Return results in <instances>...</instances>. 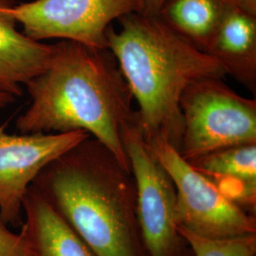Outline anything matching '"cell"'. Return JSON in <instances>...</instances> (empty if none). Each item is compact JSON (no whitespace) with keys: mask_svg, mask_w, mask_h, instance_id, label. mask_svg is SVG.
Returning <instances> with one entry per match:
<instances>
[{"mask_svg":"<svg viewBox=\"0 0 256 256\" xmlns=\"http://www.w3.org/2000/svg\"><path fill=\"white\" fill-rule=\"evenodd\" d=\"M54 46L46 70L26 86L32 102L16 129L22 134L84 131L131 171L120 133L136 110L115 56L66 40Z\"/></svg>","mask_w":256,"mask_h":256,"instance_id":"1","label":"cell"},{"mask_svg":"<svg viewBox=\"0 0 256 256\" xmlns=\"http://www.w3.org/2000/svg\"><path fill=\"white\" fill-rule=\"evenodd\" d=\"M32 185L96 256H148L132 172L90 136L58 156Z\"/></svg>","mask_w":256,"mask_h":256,"instance_id":"2","label":"cell"},{"mask_svg":"<svg viewBox=\"0 0 256 256\" xmlns=\"http://www.w3.org/2000/svg\"><path fill=\"white\" fill-rule=\"evenodd\" d=\"M106 32L108 48L138 102L144 138L160 136L178 152L182 142L180 99L184 90L205 78H224L220 62L192 46L158 16L133 12Z\"/></svg>","mask_w":256,"mask_h":256,"instance_id":"3","label":"cell"},{"mask_svg":"<svg viewBox=\"0 0 256 256\" xmlns=\"http://www.w3.org/2000/svg\"><path fill=\"white\" fill-rule=\"evenodd\" d=\"M224 78L190 84L180 99L182 142L187 162L227 147L256 144V100L240 96Z\"/></svg>","mask_w":256,"mask_h":256,"instance_id":"4","label":"cell"},{"mask_svg":"<svg viewBox=\"0 0 256 256\" xmlns=\"http://www.w3.org/2000/svg\"><path fill=\"white\" fill-rule=\"evenodd\" d=\"M122 142L137 189V214L148 256H182L189 248L176 223V188L151 153L136 110L124 126Z\"/></svg>","mask_w":256,"mask_h":256,"instance_id":"5","label":"cell"},{"mask_svg":"<svg viewBox=\"0 0 256 256\" xmlns=\"http://www.w3.org/2000/svg\"><path fill=\"white\" fill-rule=\"evenodd\" d=\"M146 142L176 185L178 226L203 238L214 239L256 234V216L224 196L164 138H146Z\"/></svg>","mask_w":256,"mask_h":256,"instance_id":"6","label":"cell"},{"mask_svg":"<svg viewBox=\"0 0 256 256\" xmlns=\"http://www.w3.org/2000/svg\"><path fill=\"white\" fill-rule=\"evenodd\" d=\"M12 16L27 36L40 42L60 39L108 50L106 32L114 20L142 12V0H34L12 4Z\"/></svg>","mask_w":256,"mask_h":256,"instance_id":"7","label":"cell"},{"mask_svg":"<svg viewBox=\"0 0 256 256\" xmlns=\"http://www.w3.org/2000/svg\"><path fill=\"white\" fill-rule=\"evenodd\" d=\"M84 131L10 134L0 122V216L23 224V200L39 173L58 156L88 138Z\"/></svg>","mask_w":256,"mask_h":256,"instance_id":"8","label":"cell"},{"mask_svg":"<svg viewBox=\"0 0 256 256\" xmlns=\"http://www.w3.org/2000/svg\"><path fill=\"white\" fill-rule=\"evenodd\" d=\"M12 4L14 0H0V84L19 98L22 86L46 70L55 46L18 30L8 10Z\"/></svg>","mask_w":256,"mask_h":256,"instance_id":"9","label":"cell"},{"mask_svg":"<svg viewBox=\"0 0 256 256\" xmlns=\"http://www.w3.org/2000/svg\"><path fill=\"white\" fill-rule=\"evenodd\" d=\"M21 236L28 256H96L32 184L25 194Z\"/></svg>","mask_w":256,"mask_h":256,"instance_id":"10","label":"cell"},{"mask_svg":"<svg viewBox=\"0 0 256 256\" xmlns=\"http://www.w3.org/2000/svg\"><path fill=\"white\" fill-rule=\"evenodd\" d=\"M188 162L224 196L256 216V144L227 147Z\"/></svg>","mask_w":256,"mask_h":256,"instance_id":"11","label":"cell"},{"mask_svg":"<svg viewBox=\"0 0 256 256\" xmlns=\"http://www.w3.org/2000/svg\"><path fill=\"white\" fill-rule=\"evenodd\" d=\"M206 54L220 62L226 74L256 94V16L236 7L230 10Z\"/></svg>","mask_w":256,"mask_h":256,"instance_id":"12","label":"cell"},{"mask_svg":"<svg viewBox=\"0 0 256 256\" xmlns=\"http://www.w3.org/2000/svg\"><path fill=\"white\" fill-rule=\"evenodd\" d=\"M229 0H164L158 16L192 46L207 52L230 10Z\"/></svg>","mask_w":256,"mask_h":256,"instance_id":"13","label":"cell"},{"mask_svg":"<svg viewBox=\"0 0 256 256\" xmlns=\"http://www.w3.org/2000/svg\"><path fill=\"white\" fill-rule=\"evenodd\" d=\"M194 256H256V234L241 238L214 239L198 236L178 226Z\"/></svg>","mask_w":256,"mask_h":256,"instance_id":"14","label":"cell"},{"mask_svg":"<svg viewBox=\"0 0 256 256\" xmlns=\"http://www.w3.org/2000/svg\"><path fill=\"white\" fill-rule=\"evenodd\" d=\"M0 256H28L26 241L21 234L10 232L0 216Z\"/></svg>","mask_w":256,"mask_h":256,"instance_id":"15","label":"cell"},{"mask_svg":"<svg viewBox=\"0 0 256 256\" xmlns=\"http://www.w3.org/2000/svg\"><path fill=\"white\" fill-rule=\"evenodd\" d=\"M142 12L147 16H158L164 0H142Z\"/></svg>","mask_w":256,"mask_h":256,"instance_id":"16","label":"cell"},{"mask_svg":"<svg viewBox=\"0 0 256 256\" xmlns=\"http://www.w3.org/2000/svg\"><path fill=\"white\" fill-rule=\"evenodd\" d=\"M18 100V97L12 93L0 84V110H4L14 104Z\"/></svg>","mask_w":256,"mask_h":256,"instance_id":"17","label":"cell"},{"mask_svg":"<svg viewBox=\"0 0 256 256\" xmlns=\"http://www.w3.org/2000/svg\"><path fill=\"white\" fill-rule=\"evenodd\" d=\"M238 9L256 16V0H229Z\"/></svg>","mask_w":256,"mask_h":256,"instance_id":"18","label":"cell"},{"mask_svg":"<svg viewBox=\"0 0 256 256\" xmlns=\"http://www.w3.org/2000/svg\"><path fill=\"white\" fill-rule=\"evenodd\" d=\"M182 256H194V254H192L191 248H188L184 252V254H183Z\"/></svg>","mask_w":256,"mask_h":256,"instance_id":"19","label":"cell"}]
</instances>
